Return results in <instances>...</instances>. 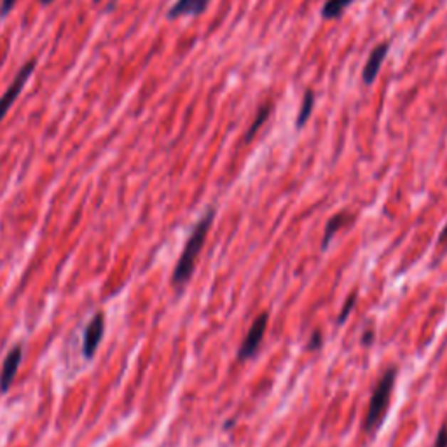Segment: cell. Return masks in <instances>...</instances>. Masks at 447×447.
I'll return each instance as SVG.
<instances>
[{"mask_svg": "<svg viewBox=\"0 0 447 447\" xmlns=\"http://www.w3.org/2000/svg\"><path fill=\"white\" fill-rule=\"evenodd\" d=\"M210 0H177L175 6L168 11L169 19H177L180 16H196L206 11Z\"/></svg>", "mask_w": 447, "mask_h": 447, "instance_id": "obj_8", "label": "cell"}, {"mask_svg": "<svg viewBox=\"0 0 447 447\" xmlns=\"http://www.w3.org/2000/svg\"><path fill=\"white\" fill-rule=\"evenodd\" d=\"M395 377H396L395 369L393 367L388 369V371L384 372V376L379 379V383L376 384V388H374L367 416H365L364 421V430L367 431V433H374V431L379 428L384 416H386L388 406H390L393 384H395Z\"/></svg>", "mask_w": 447, "mask_h": 447, "instance_id": "obj_2", "label": "cell"}, {"mask_svg": "<svg viewBox=\"0 0 447 447\" xmlns=\"http://www.w3.org/2000/svg\"><path fill=\"white\" fill-rule=\"evenodd\" d=\"M433 447H447V425L442 426L441 431H438Z\"/></svg>", "mask_w": 447, "mask_h": 447, "instance_id": "obj_14", "label": "cell"}, {"mask_svg": "<svg viewBox=\"0 0 447 447\" xmlns=\"http://www.w3.org/2000/svg\"><path fill=\"white\" fill-rule=\"evenodd\" d=\"M51 2H55V0H41L42 6H49V4H51Z\"/></svg>", "mask_w": 447, "mask_h": 447, "instance_id": "obj_17", "label": "cell"}, {"mask_svg": "<svg viewBox=\"0 0 447 447\" xmlns=\"http://www.w3.org/2000/svg\"><path fill=\"white\" fill-rule=\"evenodd\" d=\"M269 112H271V105H269V103H265L264 107H262V109L259 110V114H257V117H256V121L252 122V126H250V130H248V133H246V137H245V140L246 142H250L253 138V135L257 133V131H259V128L262 125H264V121L265 119L269 117Z\"/></svg>", "mask_w": 447, "mask_h": 447, "instance_id": "obj_12", "label": "cell"}, {"mask_svg": "<svg viewBox=\"0 0 447 447\" xmlns=\"http://www.w3.org/2000/svg\"><path fill=\"white\" fill-rule=\"evenodd\" d=\"M353 221H354V217L352 214H339V215H335V217L330 219L329 224H327V227H325V234H323L322 248H327V245H329V241L332 240L334 234L337 233L341 227L348 226V224H352Z\"/></svg>", "mask_w": 447, "mask_h": 447, "instance_id": "obj_9", "label": "cell"}, {"mask_svg": "<svg viewBox=\"0 0 447 447\" xmlns=\"http://www.w3.org/2000/svg\"><path fill=\"white\" fill-rule=\"evenodd\" d=\"M353 306H354V295H349L348 300H346L345 310L341 311V317H339V323L345 322L346 317H348V313H349V311H352V307H353Z\"/></svg>", "mask_w": 447, "mask_h": 447, "instance_id": "obj_15", "label": "cell"}, {"mask_svg": "<svg viewBox=\"0 0 447 447\" xmlns=\"http://www.w3.org/2000/svg\"><path fill=\"white\" fill-rule=\"evenodd\" d=\"M438 246H442V250H447V226L444 227V231L441 233V236H438Z\"/></svg>", "mask_w": 447, "mask_h": 447, "instance_id": "obj_16", "label": "cell"}, {"mask_svg": "<svg viewBox=\"0 0 447 447\" xmlns=\"http://www.w3.org/2000/svg\"><path fill=\"white\" fill-rule=\"evenodd\" d=\"M388 49H390V44H388V42H383V44H379L377 48H374V51L371 53V56H369L367 63H365L364 67V74H362L365 84H372L374 80H376L377 74H379L381 63H383V60L386 58Z\"/></svg>", "mask_w": 447, "mask_h": 447, "instance_id": "obj_7", "label": "cell"}, {"mask_svg": "<svg viewBox=\"0 0 447 447\" xmlns=\"http://www.w3.org/2000/svg\"><path fill=\"white\" fill-rule=\"evenodd\" d=\"M214 217L215 210L210 208V210L203 215L201 221L198 222V226L192 229L191 236H189V240L186 243V248H184L182 256H180V259L175 265V271H173V285H175V287H182V285L192 276L196 261H198L199 252H201L203 245H205V240L208 236V231H210L211 222H214Z\"/></svg>", "mask_w": 447, "mask_h": 447, "instance_id": "obj_1", "label": "cell"}, {"mask_svg": "<svg viewBox=\"0 0 447 447\" xmlns=\"http://www.w3.org/2000/svg\"><path fill=\"white\" fill-rule=\"evenodd\" d=\"M353 0H327L322 9L323 19H335L342 14V11L352 4Z\"/></svg>", "mask_w": 447, "mask_h": 447, "instance_id": "obj_10", "label": "cell"}, {"mask_svg": "<svg viewBox=\"0 0 447 447\" xmlns=\"http://www.w3.org/2000/svg\"><path fill=\"white\" fill-rule=\"evenodd\" d=\"M14 6H16V0H2V4H0V16L6 18L13 11Z\"/></svg>", "mask_w": 447, "mask_h": 447, "instance_id": "obj_13", "label": "cell"}, {"mask_svg": "<svg viewBox=\"0 0 447 447\" xmlns=\"http://www.w3.org/2000/svg\"><path fill=\"white\" fill-rule=\"evenodd\" d=\"M95 2H100V0H95Z\"/></svg>", "mask_w": 447, "mask_h": 447, "instance_id": "obj_18", "label": "cell"}, {"mask_svg": "<svg viewBox=\"0 0 447 447\" xmlns=\"http://www.w3.org/2000/svg\"><path fill=\"white\" fill-rule=\"evenodd\" d=\"M21 346H14L9 353H7L6 360H4L2 371H0V391L6 393L13 384L14 376H16L19 364H21Z\"/></svg>", "mask_w": 447, "mask_h": 447, "instance_id": "obj_6", "label": "cell"}, {"mask_svg": "<svg viewBox=\"0 0 447 447\" xmlns=\"http://www.w3.org/2000/svg\"><path fill=\"white\" fill-rule=\"evenodd\" d=\"M33 70H36V61L33 60L23 65L21 70L18 72V75L14 77V80L11 83V86L7 88L6 93L2 95V98H0V122H2V119L6 117V114L9 112L11 105L16 102L19 93H21L23 88H25V84L28 83V79L32 77Z\"/></svg>", "mask_w": 447, "mask_h": 447, "instance_id": "obj_3", "label": "cell"}, {"mask_svg": "<svg viewBox=\"0 0 447 447\" xmlns=\"http://www.w3.org/2000/svg\"><path fill=\"white\" fill-rule=\"evenodd\" d=\"M313 107H315V95L311 93V91H306V95H304V98H303V105H300L298 121H295V126H298V128H303V126L306 125L311 112H313Z\"/></svg>", "mask_w": 447, "mask_h": 447, "instance_id": "obj_11", "label": "cell"}, {"mask_svg": "<svg viewBox=\"0 0 447 447\" xmlns=\"http://www.w3.org/2000/svg\"><path fill=\"white\" fill-rule=\"evenodd\" d=\"M268 313H262L256 318V322L252 323V327L248 329V334L243 339L240 352H238V358L240 360H248L256 354L257 349H259L262 339H264L265 329H268Z\"/></svg>", "mask_w": 447, "mask_h": 447, "instance_id": "obj_4", "label": "cell"}, {"mask_svg": "<svg viewBox=\"0 0 447 447\" xmlns=\"http://www.w3.org/2000/svg\"><path fill=\"white\" fill-rule=\"evenodd\" d=\"M103 332H105V317L103 313H96L95 318L91 320L90 325L84 330V342L83 353L86 358H93L96 349H98L100 341H102Z\"/></svg>", "mask_w": 447, "mask_h": 447, "instance_id": "obj_5", "label": "cell"}]
</instances>
